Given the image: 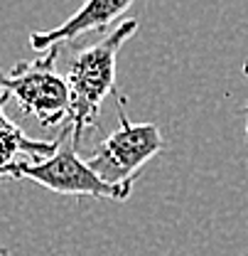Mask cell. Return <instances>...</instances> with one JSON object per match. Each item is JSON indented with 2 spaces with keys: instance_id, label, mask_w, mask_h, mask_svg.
<instances>
[{
  "instance_id": "cell-1",
  "label": "cell",
  "mask_w": 248,
  "mask_h": 256,
  "mask_svg": "<svg viewBox=\"0 0 248 256\" xmlns=\"http://www.w3.org/2000/svg\"><path fill=\"white\" fill-rule=\"evenodd\" d=\"M138 30V20H123L116 30H111L103 40L79 50L66 69V84L71 92L69 121L76 143L81 140L84 130L98 124L101 104L108 94H118L116 89V62L123 44Z\"/></svg>"
},
{
  "instance_id": "cell-2",
  "label": "cell",
  "mask_w": 248,
  "mask_h": 256,
  "mask_svg": "<svg viewBox=\"0 0 248 256\" xmlns=\"http://www.w3.org/2000/svg\"><path fill=\"white\" fill-rule=\"evenodd\" d=\"M59 47L42 52L32 62L15 64L5 76L2 86L10 98L17 101V106L34 116L42 126H59L69 121V108H71V92L66 84V76L57 74Z\"/></svg>"
},
{
  "instance_id": "cell-3",
  "label": "cell",
  "mask_w": 248,
  "mask_h": 256,
  "mask_svg": "<svg viewBox=\"0 0 248 256\" xmlns=\"http://www.w3.org/2000/svg\"><path fill=\"white\" fill-rule=\"evenodd\" d=\"M76 138L71 126L62 128V136L57 140V150L49 158L39 162H25L17 170V180H32L57 194H74V197H96V200H116L123 202L130 197L133 188H118L106 180H101L91 170L89 162L79 158L76 153Z\"/></svg>"
},
{
  "instance_id": "cell-4",
  "label": "cell",
  "mask_w": 248,
  "mask_h": 256,
  "mask_svg": "<svg viewBox=\"0 0 248 256\" xmlns=\"http://www.w3.org/2000/svg\"><path fill=\"white\" fill-rule=\"evenodd\" d=\"M116 98H118V114H121L118 128L101 140L89 165L101 180L118 188H133L135 172L162 150L165 140L155 124H133L128 118L125 96H121V92L116 94Z\"/></svg>"
},
{
  "instance_id": "cell-5",
  "label": "cell",
  "mask_w": 248,
  "mask_h": 256,
  "mask_svg": "<svg viewBox=\"0 0 248 256\" xmlns=\"http://www.w3.org/2000/svg\"><path fill=\"white\" fill-rule=\"evenodd\" d=\"M133 5V0H86L71 18H66L59 28L47 32H32L30 47L34 52H49L54 47H62L64 42H71L86 32L106 30L113 20H118L125 10Z\"/></svg>"
},
{
  "instance_id": "cell-6",
  "label": "cell",
  "mask_w": 248,
  "mask_h": 256,
  "mask_svg": "<svg viewBox=\"0 0 248 256\" xmlns=\"http://www.w3.org/2000/svg\"><path fill=\"white\" fill-rule=\"evenodd\" d=\"M7 92H0V180H17L25 162H39L57 150V140H34L5 116Z\"/></svg>"
},
{
  "instance_id": "cell-7",
  "label": "cell",
  "mask_w": 248,
  "mask_h": 256,
  "mask_svg": "<svg viewBox=\"0 0 248 256\" xmlns=\"http://www.w3.org/2000/svg\"><path fill=\"white\" fill-rule=\"evenodd\" d=\"M0 256H10V252H7L5 246H0Z\"/></svg>"
},
{
  "instance_id": "cell-8",
  "label": "cell",
  "mask_w": 248,
  "mask_h": 256,
  "mask_svg": "<svg viewBox=\"0 0 248 256\" xmlns=\"http://www.w3.org/2000/svg\"><path fill=\"white\" fill-rule=\"evenodd\" d=\"M2 76H5V74L0 72V92H5V86H2Z\"/></svg>"
},
{
  "instance_id": "cell-9",
  "label": "cell",
  "mask_w": 248,
  "mask_h": 256,
  "mask_svg": "<svg viewBox=\"0 0 248 256\" xmlns=\"http://www.w3.org/2000/svg\"><path fill=\"white\" fill-rule=\"evenodd\" d=\"M246 136H248V104H246Z\"/></svg>"
},
{
  "instance_id": "cell-10",
  "label": "cell",
  "mask_w": 248,
  "mask_h": 256,
  "mask_svg": "<svg viewBox=\"0 0 248 256\" xmlns=\"http://www.w3.org/2000/svg\"><path fill=\"white\" fill-rule=\"evenodd\" d=\"M241 72H244V74H246V76H248V62L244 64V69H241Z\"/></svg>"
}]
</instances>
